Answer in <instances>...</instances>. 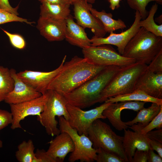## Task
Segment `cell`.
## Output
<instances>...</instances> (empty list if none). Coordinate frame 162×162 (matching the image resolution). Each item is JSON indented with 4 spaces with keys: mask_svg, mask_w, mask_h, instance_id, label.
I'll use <instances>...</instances> for the list:
<instances>
[{
    "mask_svg": "<svg viewBox=\"0 0 162 162\" xmlns=\"http://www.w3.org/2000/svg\"><path fill=\"white\" fill-rule=\"evenodd\" d=\"M106 67L94 65L84 58L75 56L64 62L50 83L48 89L54 90L63 95L80 86Z\"/></svg>",
    "mask_w": 162,
    "mask_h": 162,
    "instance_id": "obj_1",
    "label": "cell"
},
{
    "mask_svg": "<svg viewBox=\"0 0 162 162\" xmlns=\"http://www.w3.org/2000/svg\"><path fill=\"white\" fill-rule=\"evenodd\" d=\"M121 68L106 66L76 89L64 94L67 104L83 109L99 103L101 92Z\"/></svg>",
    "mask_w": 162,
    "mask_h": 162,
    "instance_id": "obj_2",
    "label": "cell"
},
{
    "mask_svg": "<svg viewBox=\"0 0 162 162\" xmlns=\"http://www.w3.org/2000/svg\"><path fill=\"white\" fill-rule=\"evenodd\" d=\"M161 50L162 37L141 27L126 45L122 56L147 65Z\"/></svg>",
    "mask_w": 162,
    "mask_h": 162,
    "instance_id": "obj_3",
    "label": "cell"
},
{
    "mask_svg": "<svg viewBox=\"0 0 162 162\" xmlns=\"http://www.w3.org/2000/svg\"><path fill=\"white\" fill-rule=\"evenodd\" d=\"M148 65L138 62L121 67L101 92L99 103L109 98L129 93L135 90L136 82Z\"/></svg>",
    "mask_w": 162,
    "mask_h": 162,
    "instance_id": "obj_4",
    "label": "cell"
},
{
    "mask_svg": "<svg viewBox=\"0 0 162 162\" xmlns=\"http://www.w3.org/2000/svg\"><path fill=\"white\" fill-rule=\"evenodd\" d=\"M88 136L95 149L101 148L116 155L125 162H128L123 147V136L117 135L108 124L100 119L93 122L88 129Z\"/></svg>",
    "mask_w": 162,
    "mask_h": 162,
    "instance_id": "obj_5",
    "label": "cell"
},
{
    "mask_svg": "<svg viewBox=\"0 0 162 162\" xmlns=\"http://www.w3.org/2000/svg\"><path fill=\"white\" fill-rule=\"evenodd\" d=\"M45 94L46 97V101L42 112L37 116V120L45 128L48 135L54 136L61 132L57 127L58 122L56 117L63 116L68 120L67 103L63 95L54 90L48 89Z\"/></svg>",
    "mask_w": 162,
    "mask_h": 162,
    "instance_id": "obj_6",
    "label": "cell"
},
{
    "mask_svg": "<svg viewBox=\"0 0 162 162\" xmlns=\"http://www.w3.org/2000/svg\"><path fill=\"white\" fill-rule=\"evenodd\" d=\"M59 129L61 131L68 133L73 141L74 149L68 158L70 162L79 160L81 162H92L96 161V150L88 137L84 134L79 135L77 130L70 125L63 116L59 117Z\"/></svg>",
    "mask_w": 162,
    "mask_h": 162,
    "instance_id": "obj_7",
    "label": "cell"
},
{
    "mask_svg": "<svg viewBox=\"0 0 162 162\" xmlns=\"http://www.w3.org/2000/svg\"><path fill=\"white\" fill-rule=\"evenodd\" d=\"M84 58L97 65L122 67L133 64L135 60L122 56L110 45L90 46L82 49Z\"/></svg>",
    "mask_w": 162,
    "mask_h": 162,
    "instance_id": "obj_8",
    "label": "cell"
},
{
    "mask_svg": "<svg viewBox=\"0 0 162 162\" xmlns=\"http://www.w3.org/2000/svg\"><path fill=\"white\" fill-rule=\"evenodd\" d=\"M111 104L104 102L100 106L87 111L67 104L68 123L71 127L77 130L79 135L84 134L88 136V129L94 120L98 118H106L102 113Z\"/></svg>",
    "mask_w": 162,
    "mask_h": 162,
    "instance_id": "obj_9",
    "label": "cell"
},
{
    "mask_svg": "<svg viewBox=\"0 0 162 162\" xmlns=\"http://www.w3.org/2000/svg\"><path fill=\"white\" fill-rule=\"evenodd\" d=\"M73 4L74 18L77 23L85 29H90L94 37H104L106 32L101 21L91 13L92 4L86 0H76Z\"/></svg>",
    "mask_w": 162,
    "mask_h": 162,
    "instance_id": "obj_10",
    "label": "cell"
},
{
    "mask_svg": "<svg viewBox=\"0 0 162 162\" xmlns=\"http://www.w3.org/2000/svg\"><path fill=\"white\" fill-rule=\"evenodd\" d=\"M141 19L139 12L136 10L134 21L130 28L120 33L116 34L112 32L105 38L93 36L90 39L91 46L114 45L117 47L118 53L122 55L126 45L140 28L139 23Z\"/></svg>",
    "mask_w": 162,
    "mask_h": 162,
    "instance_id": "obj_11",
    "label": "cell"
},
{
    "mask_svg": "<svg viewBox=\"0 0 162 162\" xmlns=\"http://www.w3.org/2000/svg\"><path fill=\"white\" fill-rule=\"evenodd\" d=\"M45 94L34 99L22 103L10 104L13 116L11 128H22L20 121L29 116H39L42 112L46 102Z\"/></svg>",
    "mask_w": 162,
    "mask_h": 162,
    "instance_id": "obj_12",
    "label": "cell"
},
{
    "mask_svg": "<svg viewBox=\"0 0 162 162\" xmlns=\"http://www.w3.org/2000/svg\"><path fill=\"white\" fill-rule=\"evenodd\" d=\"M66 57L65 56L64 57L59 66L52 70L44 72L26 70L17 73V75L25 82L44 94L48 90L51 81L61 69Z\"/></svg>",
    "mask_w": 162,
    "mask_h": 162,
    "instance_id": "obj_13",
    "label": "cell"
},
{
    "mask_svg": "<svg viewBox=\"0 0 162 162\" xmlns=\"http://www.w3.org/2000/svg\"><path fill=\"white\" fill-rule=\"evenodd\" d=\"M146 103L139 101H124L111 103L103 111L102 114L108 119L116 130L121 131L129 127L122 121L121 112L125 109L138 112L144 107Z\"/></svg>",
    "mask_w": 162,
    "mask_h": 162,
    "instance_id": "obj_14",
    "label": "cell"
},
{
    "mask_svg": "<svg viewBox=\"0 0 162 162\" xmlns=\"http://www.w3.org/2000/svg\"><path fill=\"white\" fill-rule=\"evenodd\" d=\"M10 70L14 85L13 90L4 99L6 103L9 105L19 104L34 99L42 95L20 78L14 69Z\"/></svg>",
    "mask_w": 162,
    "mask_h": 162,
    "instance_id": "obj_15",
    "label": "cell"
},
{
    "mask_svg": "<svg viewBox=\"0 0 162 162\" xmlns=\"http://www.w3.org/2000/svg\"><path fill=\"white\" fill-rule=\"evenodd\" d=\"M37 28L41 35L49 41H62L65 38L66 29L65 20L40 16Z\"/></svg>",
    "mask_w": 162,
    "mask_h": 162,
    "instance_id": "obj_16",
    "label": "cell"
},
{
    "mask_svg": "<svg viewBox=\"0 0 162 162\" xmlns=\"http://www.w3.org/2000/svg\"><path fill=\"white\" fill-rule=\"evenodd\" d=\"M135 90H140L152 97L162 99V73H155L146 69L138 78Z\"/></svg>",
    "mask_w": 162,
    "mask_h": 162,
    "instance_id": "obj_17",
    "label": "cell"
},
{
    "mask_svg": "<svg viewBox=\"0 0 162 162\" xmlns=\"http://www.w3.org/2000/svg\"><path fill=\"white\" fill-rule=\"evenodd\" d=\"M56 136L49 142L50 146L46 152L57 162H63L67 155L74 151V144L70 135L66 132H61Z\"/></svg>",
    "mask_w": 162,
    "mask_h": 162,
    "instance_id": "obj_18",
    "label": "cell"
},
{
    "mask_svg": "<svg viewBox=\"0 0 162 162\" xmlns=\"http://www.w3.org/2000/svg\"><path fill=\"white\" fill-rule=\"evenodd\" d=\"M123 147L128 162H131L136 149L148 151L150 148L149 139L146 134L138 131H132L129 129H124Z\"/></svg>",
    "mask_w": 162,
    "mask_h": 162,
    "instance_id": "obj_19",
    "label": "cell"
},
{
    "mask_svg": "<svg viewBox=\"0 0 162 162\" xmlns=\"http://www.w3.org/2000/svg\"><path fill=\"white\" fill-rule=\"evenodd\" d=\"M66 40L71 44L82 49L91 46L90 39L87 36L85 28L75 22L70 14L66 19Z\"/></svg>",
    "mask_w": 162,
    "mask_h": 162,
    "instance_id": "obj_20",
    "label": "cell"
},
{
    "mask_svg": "<svg viewBox=\"0 0 162 162\" xmlns=\"http://www.w3.org/2000/svg\"><path fill=\"white\" fill-rule=\"evenodd\" d=\"M161 107L162 105L152 103L150 106L140 110L133 119L125 122V124L134 131L139 132L158 115Z\"/></svg>",
    "mask_w": 162,
    "mask_h": 162,
    "instance_id": "obj_21",
    "label": "cell"
},
{
    "mask_svg": "<svg viewBox=\"0 0 162 162\" xmlns=\"http://www.w3.org/2000/svg\"><path fill=\"white\" fill-rule=\"evenodd\" d=\"M40 6V16L43 18L66 20L70 14V5L51 4L43 2Z\"/></svg>",
    "mask_w": 162,
    "mask_h": 162,
    "instance_id": "obj_22",
    "label": "cell"
},
{
    "mask_svg": "<svg viewBox=\"0 0 162 162\" xmlns=\"http://www.w3.org/2000/svg\"><path fill=\"white\" fill-rule=\"evenodd\" d=\"M92 14L98 19L102 22L106 33H110L119 29H123L126 28L125 22L120 19L115 20L112 18L111 13H106L104 10L100 11L92 8H90Z\"/></svg>",
    "mask_w": 162,
    "mask_h": 162,
    "instance_id": "obj_23",
    "label": "cell"
},
{
    "mask_svg": "<svg viewBox=\"0 0 162 162\" xmlns=\"http://www.w3.org/2000/svg\"><path fill=\"white\" fill-rule=\"evenodd\" d=\"M124 101L149 102L162 105V99L152 97L143 92L139 90H135L129 93L109 98L105 102L113 103Z\"/></svg>",
    "mask_w": 162,
    "mask_h": 162,
    "instance_id": "obj_24",
    "label": "cell"
},
{
    "mask_svg": "<svg viewBox=\"0 0 162 162\" xmlns=\"http://www.w3.org/2000/svg\"><path fill=\"white\" fill-rule=\"evenodd\" d=\"M14 80L10 70L0 66V102L4 101L7 96L13 89Z\"/></svg>",
    "mask_w": 162,
    "mask_h": 162,
    "instance_id": "obj_25",
    "label": "cell"
},
{
    "mask_svg": "<svg viewBox=\"0 0 162 162\" xmlns=\"http://www.w3.org/2000/svg\"><path fill=\"white\" fill-rule=\"evenodd\" d=\"M33 142L31 140L24 141L18 146L15 156L20 162H36Z\"/></svg>",
    "mask_w": 162,
    "mask_h": 162,
    "instance_id": "obj_26",
    "label": "cell"
},
{
    "mask_svg": "<svg viewBox=\"0 0 162 162\" xmlns=\"http://www.w3.org/2000/svg\"><path fill=\"white\" fill-rule=\"evenodd\" d=\"M158 7V5L156 3L153 5L147 17L145 19L140 21L139 25L140 27H143L147 31L156 36L162 37V24H157L154 19Z\"/></svg>",
    "mask_w": 162,
    "mask_h": 162,
    "instance_id": "obj_27",
    "label": "cell"
},
{
    "mask_svg": "<svg viewBox=\"0 0 162 162\" xmlns=\"http://www.w3.org/2000/svg\"><path fill=\"white\" fill-rule=\"evenodd\" d=\"M152 1H155L160 4H162V0H127L129 6L138 11L143 20L146 18L148 14L146 9L147 6L149 2Z\"/></svg>",
    "mask_w": 162,
    "mask_h": 162,
    "instance_id": "obj_28",
    "label": "cell"
},
{
    "mask_svg": "<svg viewBox=\"0 0 162 162\" xmlns=\"http://www.w3.org/2000/svg\"><path fill=\"white\" fill-rule=\"evenodd\" d=\"M97 162H125L124 160L116 155L106 151L101 148L96 149Z\"/></svg>",
    "mask_w": 162,
    "mask_h": 162,
    "instance_id": "obj_29",
    "label": "cell"
},
{
    "mask_svg": "<svg viewBox=\"0 0 162 162\" xmlns=\"http://www.w3.org/2000/svg\"><path fill=\"white\" fill-rule=\"evenodd\" d=\"M12 22H24L31 25L34 23L0 8V25Z\"/></svg>",
    "mask_w": 162,
    "mask_h": 162,
    "instance_id": "obj_30",
    "label": "cell"
},
{
    "mask_svg": "<svg viewBox=\"0 0 162 162\" xmlns=\"http://www.w3.org/2000/svg\"><path fill=\"white\" fill-rule=\"evenodd\" d=\"M162 128V107L158 115L147 125L141 129L139 132L145 135L154 128Z\"/></svg>",
    "mask_w": 162,
    "mask_h": 162,
    "instance_id": "obj_31",
    "label": "cell"
},
{
    "mask_svg": "<svg viewBox=\"0 0 162 162\" xmlns=\"http://www.w3.org/2000/svg\"><path fill=\"white\" fill-rule=\"evenodd\" d=\"M2 29L8 36L11 44L14 47L19 50H22L25 48L26 42L21 35L18 34L10 33Z\"/></svg>",
    "mask_w": 162,
    "mask_h": 162,
    "instance_id": "obj_32",
    "label": "cell"
},
{
    "mask_svg": "<svg viewBox=\"0 0 162 162\" xmlns=\"http://www.w3.org/2000/svg\"><path fill=\"white\" fill-rule=\"evenodd\" d=\"M147 69L154 73H162V50L154 57Z\"/></svg>",
    "mask_w": 162,
    "mask_h": 162,
    "instance_id": "obj_33",
    "label": "cell"
},
{
    "mask_svg": "<svg viewBox=\"0 0 162 162\" xmlns=\"http://www.w3.org/2000/svg\"><path fill=\"white\" fill-rule=\"evenodd\" d=\"M13 116L11 112L0 109V130L11 124Z\"/></svg>",
    "mask_w": 162,
    "mask_h": 162,
    "instance_id": "obj_34",
    "label": "cell"
},
{
    "mask_svg": "<svg viewBox=\"0 0 162 162\" xmlns=\"http://www.w3.org/2000/svg\"><path fill=\"white\" fill-rule=\"evenodd\" d=\"M35 154L36 162H57L54 158L49 155L44 149H37Z\"/></svg>",
    "mask_w": 162,
    "mask_h": 162,
    "instance_id": "obj_35",
    "label": "cell"
},
{
    "mask_svg": "<svg viewBox=\"0 0 162 162\" xmlns=\"http://www.w3.org/2000/svg\"><path fill=\"white\" fill-rule=\"evenodd\" d=\"M148 151L136 149L133 155L131 162H147Z\"/></svg>",
    "mask_w": 162,
    "mask_h": 162,
    "instance_id": "obj_36",
    "label": "cell"
},
{
    "mask_svg": "<svg viewBox=\"0 0 162 162\" xmlns=\"http://www.w3.org/2000/svg\"><path fill=\"white\" fill-rule=\"evenodd\" d=\"M0 8L16 15L19 14L17 12L18 6L13 8L10 4L8 0H0Z\"/></svg>",
    "mask_w": 162,
    "mask_h": 162,
    "instance_id": "obj_37",
    "label": "cell"
},
{
    "mask_svg": "<svg viewBox=\"0 0 162 162\" xmlns=\"http://www.w3.org/2000/svg\"><path fill=\"white\" fill-rule=\"evenodd\" d=\"M149 139L162 143V129L160 128L154 130H151L146 134Z\"/></svg>",
    "mask_w": 162,
    "mask_h": 162,
    "instance_id": "obj_38",
    "label": "cell"
},
{
    "mask_svg": "<svg viewBox=\"0 0 162 162\" xmlns=\"http://www.w3.org/2000/svg\"><path fill=\"white\" fill-rule=\"evenodd\" d=\"M149 144L150 148L156 151L158 154L162 158V143L149 139Z\"/></svg>",
    "mask_w": 162,
    "mask_h": 162,
    "instance_id": "obj_39",
    "label": "cell"
},
{
    "mask_svg": "<svg viewBox=\"0 0 162 162\" xmlns=\"http://www.w3.org/2000/svg\"><path fill=\"white\" fill-rule=\"evenodd\" d=\"M148 162H162V158L158 154H157L154 150L150 148L148 151Z\"/></svg>",
    "mask_w": 162,
    "mask_h": 162,
    "instance_id": "obj_40",
    "label": "cell"
},
{
    "mask_svg": "<svg viewBox=\"0 0 162 162\" xmlns=\"http://www.w3.org/2000/svg\"><path fill=\"white\" fill-rule=\"evenodd\" d=\"M41 3L47 2L51 4L61 5L72 4L73 3L70 0H38Z\"/></svg>",
    "mask_w": 162,
    "mask_h": 162,
    "instance_id": "obj_41",
    "label": "cell"
},
{
    "mask_svg": "<svg viewBox=\"0 0 162 162\" xmlns=\"http://www.w3.org/2000/svg\"><path fill=\"white\" fill-rule=\"evenodd\" d=\"M121 0H109L110 3V8L114 10L120 7V3Z\"/></svg>",
    "mask_w": 162,
    "mask_h": 162,
    "instance_id": "obj_42",
    "label": "cell"
},
{
    "mask_svg": "<svg viewBox=\"0 0 162 162\" xmlns=\"http://www.w3.org/2000/svg\"><path fill=\"white\" fill-rule=\"evenodd\" d=\"M162 15L156 18V21L159 22L160 24H162Z\"/></svg>",
    "mask_w": 162,
    "mask_h": 162,
    "instance_id": "obj_43",
    "label": "cell"
},
{
    "mask_svg": "<svg viewBox=\"0 0 162 162\" xmlns=\"http://www.w3.org/2000/svg\"><path fill=\"white\" fill-rule=\"evenodd\" d=\"M86 1L88 3L92 4L95 2V0H86Z\"/></svg>",
    "mask_w": 162,
    "mask_h": 162,
    "instance_id": "obj_44",
    "label": "cell"
},
{
    "mask_svg": "<svg viewBox=\"0 0 162 162\" xmlns=\"http://www.w3.org/2000/svg\"><path fill=\"white\" fill-rule=\"evenodd\" d=\"M3 146V143L2 141L0 140V148Z\"/></svg>",
    "mask_w": 162,
    "mask_h": 162,
    "instance_id": "obj_45",
    "label": "cell"
},
{
    "mask_svg": "<svg viewBox=\"0 0 162 162\" xmlns=\"http://www.w3.org/2000/svg\"><path fill=\"white\" fill-rule=\"evenodd\" d=\"M73 3V2L76 0H70Z\"/></svg>",
    "mask_w": 162,
    "mask_h": 162,
    "instance_id": "obj_46",
    "label": "cell"
}]
</instances>
